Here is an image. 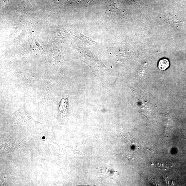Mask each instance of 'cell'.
Segmentation results:
<instances>
[{"mask_svg":"<svg viewBox=\"0 0 186 186\" xmlns=\"http://www.w3.org/2000/svg\"><path fill=\"white\" fill-rule=\"evenodd\" d=\"M155 166L161 170H165L168 168H171V165L168 162L165 161H157L155 163Z\"/></svg>","mask_w":186,"mask_h":186,"instance_id":"obj_2","label":"cell"},{"mask_svg":"<svg viewBox=\"0 0 186 186\" xmlns=\"http://www.w3.org/2000/svg\"><path fill=\"white\" fill-rule=\"evenodd\" d=\"M70 31L72 35L78 38L84 43H87L90 45H95L96 44V42H95L91 38L89 37L86 36L81 34L74 28H71Z\"/></svg>","mask_w":186,"mask_h":186,"instance_id":"obj_1","label":"cell"},{"mask_svg":"<svg viewBox=\"0 0 186 186\" xmlns=\"http://www.w3.org/2000/svg\"><path fill=\"white\" fill-rule=\"evenodd\" d=\"M169 66V63L167 59H163L160 61L159 68L162 70H164L167 68Z\"/></svg>","mask_w":186,"mask_h":186,"instance_id":"obj_3","label":"cell"}]
</instances>
